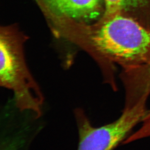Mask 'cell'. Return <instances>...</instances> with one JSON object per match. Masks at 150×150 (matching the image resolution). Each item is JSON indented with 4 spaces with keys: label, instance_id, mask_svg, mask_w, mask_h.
Masks as SVG:
<instances>
[{
    "label": "cell",
    "instance_id": "obj_3",
    "mask_svg": "<svg viewBox=\"0 0 150 150\" xmlns=\"http://www.w3.org/2000/svg\"><path fill=\"white\" fill-rule=\"evenodd\" d=\"M54 16L87 21L96 18L103 10L102 0H36Z\"/></svg>",
    "mask_w": 150,
    "mask_h": 150
},
{
    "label": "cell",
    "instance_id": "obj_1",
    "mask_svg": "<svg viewBox=\"0 0 150 150\" xmlns=\"http://www.w3.org/2000/svg\"><path fill=\"white\" fill-rule=\"evenodd\" d=\"M93 41L100 52L130 69L150 61V31L132 17L117 14L100 21Z\"/></svg>",
    "mask_w": 150,
    "mask_h": 150
},
{
    "label": "cell",
    "instance_id": "obj_2",
    "mask_svg": "<svg viewBox=\"0 0 150 150\" xmlns=\"http://www.w3.org/2000/svg\"><path fill=\"white\" fill-rule=\"evenodd\" d=\"M146 112L144 104L125 106L116 120L95 127L82 110H76L75 118L79 135L77 150H113L127 139L134 126L142 121Z\"/></svg>",
    "mask_w": 150,
    "mask_h": 150
},
{
    "label": "cell",
    "instance_id": "obj_6",
    "mask_svg": "<svg viewBox=\"0 0 150 150\" xmlns=\"http://www.w3.org/2000/svg\"><path fill=\"white\" fill-rule=\"evenodd\" d=\"M141 127L135 133L128 136L123 142V144L130 143L134 140H138L150 136V110L146 112V115L142 120Z\"/></svg>",
    "mask_w": 150,
    "mask_h": 150
},
{
    "label": "cell",
    "instance_id": "obj_7",
    "mask_svg": "<svg viewBox=\"0 0 150 150\" xmlns=\"http://www.w3.org/2000/svg\"><path fill=\"white\" fill-rule=\"evenodd\" d=\"M144 66V72L142 75L143 77L142 78L143 80L141 81L142 84L136 92L140 96L147 98L150 92V61Z\"/></svg>",
    "mask_w": 150,
    "mask_h": 150
},
{
    "label": "cell",
    "instance_id": "obj_5",
    "mask_svg": "<svg viewBox=\"0 0 150 150\" xmlns=\"http://www.w3.org/2000/svg\"><path fill=\"white\" fill-rule=\"evenodd\" d=\"M105 11L101 21L117 14L136 17L150 14V0H104Z\"/></svg>",
    "mask_w": 150,
    "mask_h": 150
},
{
    "label": "cell",
    "instance_id": "obj_4",
    "mask_svg": "<svg viewBox=\"0 0 150 150\" xmlns=\"http://www.w3.org/2000/svg\"><path fill=\"white\" fill-rule=\"evenodd\" d=\"M0 53L1 81L4 85L14 89L16 93L21 80V64L13 45L4 35L1 37Z\"/></svg>",
    "mask_w": 150,
    "mask_h": 150
}]
</instances>
